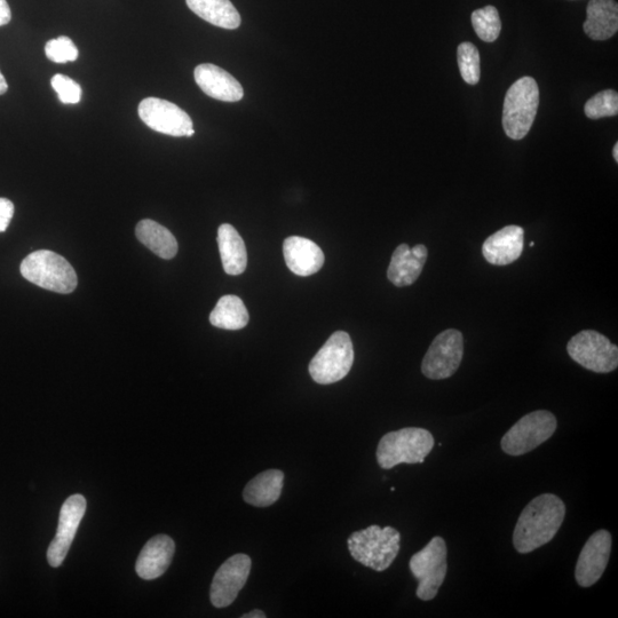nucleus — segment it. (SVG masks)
Wrapping results in <instances>:
<instances>
[{"label": "nucleus", "mask_w": 618, "mask_h": 618, "mask_svg": "<svg viewBox=\"0 0 618 618\" xmlns=\"http://www.w3.org/2000/svg\"><path fill=\"white\" fill-rule=\"evenodd\" d=\"M566 517V505L557 495L543 494L530 502L521 512L514 528L513 545L527 554L550 543Z\"/></svg>", "instance_id": "f257e3e1"}, {"label": "nucleus", "mask_w": 618, "mask_h": 618, "mask_svg": "<svg viewBox=\"0 0 618 618\" xmlns=\"http://www.w3.org/2000/svg\"><path fill=\"white\" fill-rule=\"evenodd\" d=\"M400 543L398 530L377 525L353 533L347 541L353 559L376 572H385L392 566L400 552Z\"/></svg>", "instance_id": "f03ea898"}, {"label": "nucleus", "mask_w": 618, "mask_h": 618, "mask_svg": "<svg viewBox=\"0 0 618 618\" xmlns=\"http://www.w3.org/2000/svg\"><path fill=\"white\" fill-rule=\"evenodd\" d=\"M433 447L431 432L407 427L384 435L377 448V462L384 470L400 464H423Z\"/></svg>", "instance_id": "7ed1b4c3"}, {"label": "nucleus", "mask_w": 618, "mask_h": 618, "mask_svg": "<svg viewBox=\"0 0 618 618\" xmlns=\"http://www.w3.org/2000/svg\"><path fill=\"white\" fill-rule=\"evenodd\" d=\"M538 106H540V89L534 78L522 77L507 91L503 107V129L506 136L513 140H522L534 124Z\"/></svg>", "instance_id": "20e7f679"}, {"label": "nucleus", "mask_w": 618, "mask_h": 618, "mask_svg": "<svg viewBox=\"0 0 618 618\" xmlns=\"http://www.w3.org/2000/svg\"><path fill=\"white\" fill-rule=\"evenodd\" d=\"M21 274L43 289L67 295L75 291L78 280L68 261L49 250H39L22 261Z\"/></svg>", "instance_id": "39448f33"}, {"label": "nucleus", "mask_w": 618, "mask_h": 618, "mask_svg": "<svg viewBox=\"0 0 618 618\" xmlns=\"http://www.w3.org/2000/svg\"><path fill=\"white\" fill-rule=\"evenodd\" d=\"M447 544L442 537L432 538L425 548L412 556L410 572L418 581L417 597L423 601L433 600L446 580L448 572Z\"/></svg>", "instance_id": "423d86ee"}, {"label": "nucleus", "mask_w": 618, "mask_h": 618, "mask_svg": "<svg viewBox=\"0 0 618 618\" xmlns=\"http://www.w3.org/2000/svg\"><path fill=\"white\" fill-rule=\"evenodd\" d=\"M354 347L350 335L337 331L309 363V374L315 383L330 385L344 379L353 367Z\"/></svg>", "instance_id": "0eeeda50"}, {"label": "nucleus", "mask_w": 618, "mask_h": 618, "mask_svg": "<svg viewBox=\"0 0 618 618\" xmlns=\"http://www.w3.org/2000/svg\"><path fill=\"white\" fill-rule=\"evenodd\" d=\"M557 427L558 421L552 412L548 410L530 412L507 431L501 442L502 449L510 456L526 455L550 440Z\"/></svg>", "instance_id": "6e6552de"}, {"label": "nucleus", "mask_w": 618, "mask_h": 618, "mask_svg": "<svg viewBox=\"0 0 618 618\" xmlns=\"http://www.w3.org/2000/svg\"><path fill=\"white\" fill-rule=\"evenodd\" d=\"M567 352L576 363L597 374H608L618 367V348L604 335L584 330L567 345Z\"/></svg>", "instance_id": "1a4fd4ad"}, {"label": "nucleus", "mask_w": 618, "mask_h": 618, "mask_svg": "<svg viewBox=\"0 0 618 618\" xmlns=\"http://www.w3.org/2000/svg\"><path fill=\"white\" fill-rule=\"evenodd\" d=\"M464 355L461 331L448 329L435 337L422 362V372L432 380L447 379L456 374Z\"/></svg>", "instance_id": "9d476101"}, {"label": "nucleus", "mask_w": 618, "mask_h": 618, "mask_svg": "<svg viewBox=\"0 0 618 618\" xmlns=\"http://www.w3.org/2000/svg\"><path fill=\"white\" fill-rule=\"evenodd\" d=\"M138 113L148 128L166 136L186 137L194 129L192 118L170 101L147 98L140 102Z\"/></svg>", "instance_id": "9b49d317"}, {"label": "nucleus", "mask_w": 618, "mask_h": 618, "mask_svg": "<svg viewBox=\"0 0 618 618\" xmlns=\"http://www.w3.org/2000/svg\"><path fill=\"white\" fill-rule=\"evenodd\" d=\"M252 561L247 554H235L217 570L211 584L210 599L216 608L231 606L248 582Z\"/></svg>", "instance_id": "f8f14e48"}, {"label": "nucleus", "mask_w": 618, "mask_h": 618, "mask_svg": "<svg viewBox=\"0 0 618 618\" xmlns=\"http://www.w3.org/2000/svg\"><path fill=\"white\" fill-rule=\"evenodd\" d=\"M85 511L86 499L83 495L70 496L62 505L57 534L47 550V561L53 568L60 567L65 561Z\"/></svg>", "instance_id": "ddd939ff"}, {"label": "nucleus", "mask_w": 618, "mask_h": 618, "mask_svg": "<svg viewBox=\"0 0 618 618\" xmlns=\"http://www.w3.org/2000/svg\"><path fill=\"white\" fill-rule=\"evenodd\" d=\"M612 545V534L605 529L598 530L586 541L575 569L578 585L591 588L600 580L608 566Z\"/></svg>", "instance_id": "4468645a"}, {"label": "nucleus", "mask_w": 618, "mask_h": 618, "mask_svg": "<svg viewBox=\"0 0 618 618\" xmlns=\"http://www.w3.org/2000/svg\"><path fill=\"white\" fill-rule=\"evenodd\" d=\"M524 228L506 226L488 237L482 245V255L489 264L506 266L517 261L524 251Z\"/></svg>", "instance_id": "2eb2a0df"}, {"label": "nucleus", "mask_w": 618, "mask_h": 618, "mask_svg": "<svg viewBox=\"0 0 618 618\" xmlns=\"http://www.w3.org/2000/svg\"><path fill=\"white\" fill-rule=\"evenodd\" d=\"M195 82L208 97L225 102L243 99L241 83L226 70L211 63H203L194 71Z\"/></svg>", "instance_id": "dca6fc26"}, {"label": "nucleus", "mask_w": 618, "mask_h": 618, "mask_svg": "<svg viewBox=\"0 0 618 618\" xmlns=\"http://www.w3.org/2000/svg\"><path fill=\"white\" fill-rule=\"evenodd\" d=\"M429 251L423 244L410 249L408 244H401L393 253L387 277L395 287L403 288L414 284L421 276Z\"/></svg>", "instance_id": "f3484780"}, {"label": "nucleus", "mask_w": 618, "mask_h": 618, "mask_svg": "<svg viewBox=\"0 0 618 618\" xmlns=\"http://www.w3.org/2000/svg\"><path fill=\"white\" fill-rule=\"evenodd\" d=\"M285 263L293 274L311 276L324 264V253L318 244L300 236H290L283 243Z\"/></svg>", "instance_id": "a211bd4d"}, {"label": "nucleus", "mask_w": 618, "mask_h": 618, "mask_svg": "<svg viewBox=\"0 0 618 618\" xmlns=\"http://www.w3.org/2000/svg\"><path fill=\"white\" fill-rule=\"evenodd\" d=\"M176 544L168 535H157L141 550L136 564L142 580L152 581L161 577L171 565Z\"/></svg>", "instance_id": "6ab92c4d"}, {"label": "nucleus", "mask_w": 618, "mask_h": 618, "mask_svg": "<svg viewBox=\"0 0 618 618\" xmlns=\"http://www.w3.org/2000/svg\"><path fill=\"white\" fill-rule=\"evenodd\" d=\"M584 33L593 41H607L618 30V4L616 0H591L586 9Z\"/></svg>", "instance_id": "aec40b11"}, {"label": "nucleus", "mask_w": 618, "mask_h": 618, "mask_svg": "<svg viewBox=\"0 0 618 618\" xmlns=\"http://www.w3.org/2000/svg\"><path fill=\"white\" fill-rule=\"evenodd\" d=\"M217 240L225 272L228 275L244 273L248 266V253L239 232L232 225H221Z\"/></svg>", "instance_id": "412c9836"}, {"label": "nucleus", "mask_w": 618, "mask_h": 618, "mask_svg": "<svg viewBox=\"0 0 618 618\" xmlns=\"http://www.w3.org/2000/svg\"><path fill=\"white\" fill-rule=\"evenodd\" d=\"M283 481L284 473L280 470L260 473L245 486L243 499L252 506H271L281 497Z\"/></svg>", "instance_id": "4be33fe9"}, {"label": "nucleus", "mask_w": 618, "mask_h": 618, "mask_svg": "<svg viewBox=\"0 0 618 618\" xmlns=\"http://www.w3.org/2000/svg\"><path fill=\"white\" fill-rule=\"evenodd\" d=\"M190 10L211 25L234 30L241 26V15L231 0H186Z\"/></svg>", "instance_id": "5701e85b"}, {"label": "nucleus", "mask_w": 618, "mask_h": 618, "mask_svg": "<svg viewBox=\"0 0 618 618\" xmlns=\"http://www.w3.org/2000/svg\"><path fill=\"white\" fill-rule=\"evenodd\" d=\"M136 234L138 240L158 257L166 260L176 257L178 252L176 237L168 228L156 223V221L150 219L140 221L136 228Z\"/></svg>", "instance_id": "b1692460"}, {"label": "nucleus", "mask_w": 618, "mask_h": 618, "mask_svg": "<svg viewBox=\"0 0 618 618\" xmlns=\"http://www.w3.org/2000/svg\"><path fill=\"white\" fill-rule=\"evenodd\" d=\"M213 327L225 330H241L248 326L249 313L243 300L228 295L220 298L215 309L210 314Z\"/></svg>", "instance_id": "393cba45"}, {"label": "nucleus", "mask_w": 618, "mask_h": 618, "mask_svg": "<svg viewBox=\"0 0 618 618\" xmlns=\"http://www.w3.org/2000/svg\"><path fill=\"white\" fill-rule=\"evenodd\" d=\"M475 33L483 42L493 43L501 35L502 21L495 6H486L472 13Z\"/></svg>", "instance_id": "a878e982"}, {"label": "nucleus", "mask_w": 618, "mask_h": 618, "mask_svg": "<svg viewBox=\"0 0 618 618\" xmlns=\"http://www.w3.org/2000/svg\"><path fill=\"white\" fill-rule=\"evenodd\" d=\"M457 59L464 81L477 85L480 81V54L472 43L465 42L458 46Z\"/></svg>", "instance_id": "bb28decb"}, {"label": "nucleus", "mask_w": 618, "mask_h": 618, "mask_svg": "<svg viewBox=\"0 0 618 618\" xmlns=\"http://www.w3.org/2000/svg\"><path fill=\"white\" fill-rule=\"evenodd\" d=\"M584 112L591 120L614 117L618 114V94L614 90L602 91L585 103Z\"/></svg>", "instance_id": "cd10ccee"}, {"label": "nucleus", "mask_w": 618, "mask_h": 618, "mask_svg": "<svg viewBox=\"0 0 618 618\" xmlns=\"http://www.w3.org/2000/svg\"><path fill=\"white\" fill-rule=\"evenodd\" d=\"M47 59L55 63L74 62L78 59V49L73 41L67 36H60L45 45Z\"/></svg>", "instance_id": "c85d7f7f"}, {"label": "nucleus", "mask_w": 618, "mask_h": 618, "mask_svg": "<svg viewBox=\"0 0 618 618\" xmlns=\"http://www.w3.org/2000/svg\"><path fill=\"white\" fill-rule=\"evenodd\" d=\"M53 90L65 105H77L82 100V87L68 76L57 74L51 81Z\"/></svg>", "instance_id": "c756f323"}, {"label": "nucleus", "mask_w": 618, "mask_h": 618, "mask_svg": "<svg viewBox=\"0 0 618 618\" xmlns=\"http://www.w3.org/2000/svg\"><path fill=\"white\" fill-rule=\"evenodd\" d=\"M14 216V204L7 198H0V233L6 232Z\"/></svg>", "instance_id": "7c9ffc66"}, {"label": "nucleus", "mask_w": 618, "mask_h": 618, "mask_svg": "<svg viewBox=\"0 0 618 618\" xmlns=\"http://www.w3.org/2000/svg\"><path fill=\"white\" fill-rule=\"evenodd\" d=\"M12 19V11L7 0H0V27L9 25Z\"/></svg>", "instance_id": "2f4dec72"}, {"label": "nucleus", "mask_w": 618, "mask_h": 618, "mask_svg": "<svg viewBox=\"0 0 618 618\" xmlns=\"http://www.w3.org/2000/svg\"><path fill=\"white\" fill-rule=\"evenodd\" d=\"M266 614L263 612V610H252V612L248 613V614H244L242 616V618H265Z\"/></svg>", "instance_id": "473e14b6"}, {"label": "nucleus", "mask_w": 618, "mask_h": 618, "mask_svg": "<svg viewBox=\"0 0 618 618\" xmlns=\"http://www.w3.org/2000/svg\"><path fill=\"white\" fill-rule=\"evenodd\" d=\"M7 91H9V85H7L6 79L0 71V95H4Z\"/></svg>", "instance_id": "72a5a7b5"}, {"label": "nucleus", "mask_w": 618, "mask_h": 618, "mask_svg": "<svg viewBox=\"0 0 618 618\" xmlns=\"http://www.w3.org/2000/svg\"><path fill=\"white\" fill-rule=\"evenodd\" d=\"M613 156L616 163H618V144H615L613 149Z\"/></svg>", "instance_id": "f704fd0d"}, {"label": "nucleus", "mask_w": 618, "mask_h": 618, "mask_svg": "<svg viewBox=\"0 0 618 618\" xmlns=\"http://www.w3.org/2000/svg\"><path fill=\"white\" fill-rule=\"evenodd\" d=\"M194 134H195L194 129H193V130H190V131L187 133V136H186V137H188V138L193 137V136H194Z\"/></svg>", "instance_id": "c9c22d12"}, {"label": "nucleus", "mask_w": 618, "mask_h": 618, "mask_svg": "<svg viewBox=\"0 0 618 618\" xmlns=\"http://www.w3.org/2000/svg\"><path fill=\"white\" fill-rule=\"evenodd\" d=\"M533 247H535V243L534 242L530 243V248H533Z\"/></svg>", "instance_id": "e433bc0d"}]
</instances>
